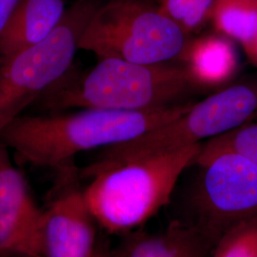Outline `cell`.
<instances>
[{"label":"cell","instance_id":"1","mask_svg":"<svg viewBox=\"0 0 257 257\" xmlns=\"http://www.w3.org/2000/svg\"><path fill=\"white\" fill-rule=\"evenodd\" d=\"M193 101L143 110L81 109L19 115L0 130V141L25 163L61 169L74 156L125 143L175 119Z\"/></svg>","mask_w":257,"mask_h":257},{"label":"cell","instance_id":"2","mask_svg":"<svg viewBox=\"0 0 257 257\" xmlns=\"http://www.w3.org/2000/svg\"><path fill=\"white\" fill-rule=\"evenodd\" d=\"M87 73L72 69L32 106L41 113L70 109L143 110L186 101L201 89L183 65L99 58Z\"/></svg>","mask_w":257,"mask_h":257},{"label":"cell","instance_id":"3","mask_svg":"<svg viewBox=\"0 0 257 257\" xmlns=\"http://www.w3.org/2000/svg\"><path fill=\"white\" fill-rule=\"evenodd\" d=\"M203 143L118 163L94 161L81 175L90 179L84 198L97 225L110 233L138 230L169 205L184 172L193 166Z\"/></svg>","mask_w":257,"mask_h":257},{"label":"cell","instance_id":"4","mask_svg":"<svg viewBox=\"0 0 257 257\" xmlns=\"http://www.w3.org/2000/svg\"><path fill=\"white\" fill-rule=\"evenodd\" d=\"M198 175L180 204L179 221L214 248L227 232L257 220V165L231 151L197 156Z\"/></svg>","mask_w":257,"mask_h":257},{"label":"cell","instance_id":"5","mask_svg":"<svg viewBox=\"0 0 257 257\" xmlns=\"http://www.w3.org/2000/svg\"><path fill=\"white\" fill-rule=\"evenodd\" d=\"M101 4L76 0L45 39L0 57V130L73 69L83 34Z\"/></svg>","mask_w":257,"mask_h":257},{"label":"cell","instance_id":"6","mask_svg":"<svg viewBox=\"0 0 257 257\" xmlns=\"http://www.w3.org/2000/svg\"><path fill=\"white\" fill-rule=\"evenodd\" d=\"M190 37L148 0H109L95 12L80 50L140 64L179 58Z\"/></svg>","mask_w":257,"mask_h":257},{"label":"cell","instance_id":"7","mask_svg":"<svg viewBox=\"0 0 257 257\" xmlns=\"http://www.w3.org/2000/svg\"><path fill=\"white\" fill-rule=\"evenodd\" d=\"M257 117V82L238 83L194 103L183 114L128 142L104 148L95 159L118 163L200 144Z\"/></svg>","mask_w":257,"mask_h":257},{"label":"cell","instance_id":"8","mask_svg":"<svg viewBox=\"0 0 257 257\" xmlns=\"http://www.w3.org/2000/svg\"><path fill=\"white\" fill-rule=\"evenodd\" d=\"M43 212L0 141V257H43Z\"/></svg>","mask_w":257,"mask_h":257},{"label":"cell","instance_id":"9","mask_svg":"<svg viewBox=\"0 0 257 257\" xmlns=\"http://www.w3.org/2000/svg\"><path fill=\"white\" fill-rule=\"evenodd\" d=\"M96 225L82 189L69 187L43 212L42 256H94Z\"/></svg>","mask_w":257,"mask_h":257},{"label":"cell","instance_id":"10","mask_svg":"<svg viewBox=\"0 0 257 257\" xmlns=\"http://www.w3.org/2000/svg\"><path fill=\"white\" fill-rule=\"evenodd\" d=\"M178 59L201 90L225 85L238 65L231 40L219 34L190 39Z\"/></svg>","mask_w":257,"mask_h":257},{"label":"cell","instance_id":"11","mask_svg":"<svg viewBox=\"0 0 257 257\" xmlns=\"http://www.w3.org/2000/svg\"><path fill=\"white\" fill-rule=\"evenodd\" d=\"M65 12L64 0H19L0 34V57L45 39Z\"/></svg>","mask_w":257,"mask_h":257},{"label":"cell","instance_id":"12","mask_svg":"<svg viewBox=\"0 0 257 257\" xmlns=\"http://www.w3.org/2000/svg\"><path fill=\"white\" fill-rule=\"evenodd\" d=\"M211 248L192 229L172 220L161 232L126 234L115 257H211Z\"/></svg>","mask_w":257,"mask_h":257},{"label":"cell","instance_id":"13","mask_svg":"<svg viewBox=\"0 0 257 257\" xmlns=\"http://www.w3.org/2000/svg\"><path fill=\"white\" fill-rule=\"evenodd\" d=\"M210 21L217 34L238 42L250 58L257 36V0H214Z\"/></svg>","mask_w":257,"mask_h":257},{"label":"cell","instance_id":"14","mask_svg":"<svg viewBox=\"0 0 257 257\" xmlns=\"http://www.w3.org/2000/svg\"><path fill=\"white\" fill-rule=\"evenodd\" d=\"M213 3L214 0H161L159 8L190 37L211 20Z\"/></svg>","mask_w":257,"mask_h":257},{"label":"cell","instance_id":"15","mask_svg":"<svg viewBox=\"0 0 257 257\" xmlns=\"http://www.w3.org/2000/svg\"><path fill=\"white\" fill-rule=\"evenodd\" d=\"M222 151L238 153L257 165V119L250 120L203 143L198 156H208Z\"/></svg>","mask_w":257,"mask_h":257},{"label":"cell","instance_id":"16","mask_svg":"<svg viewBox=\"0 0 257 257\" xmlns=\"http://www.w3.org/2000/svg\"><path fill=\"white\" fill-rule=\"evenodd\" d=\"M211 257H257V220L227 232L212 248Z\"/></svg>","mask_w":257,"mask_h":257},{"label":"cell","instance_id":"17","mask_svg":"<svg viewBox=\"0 0 257 257\" xmlns=\"http://www.w3.org/2000/svg\"><path fill=\"white\" fill-rule=\"evenodd\" d=\"M19 0H0V34L7 24Z\"/></svg>","mask_w":257,"mask_h":257},{"label":"cell","instance_id":"18","mask_svg":"<svg viewBox=\"0 0 257 257\" xmlns=\"http://www.w3.org/2000/svg\"><path fill=\"white\" fill-rule=\"evenodd\" d=\"M249 60L253 63V65H255L257 67V36L255 38V42H254V46H253V51H252V55L250 56Z\"/></svg>","mask_w":257,"mask_h":257},{"label":"cell","instance_id":"19","mask_svg":"<svg viewBox=\"0 0 257 257\" xmlns=\"http://www.w3.org/2000/svg\"><path fill=\"white\" fill-rule=\"evenodd\" d=\"M93 257H115V254H114V252L113 253H106V252H101L99 250H96Z\"/></svg>","mask_w":257,"mask_h":257}]
</instances>
